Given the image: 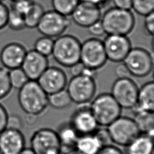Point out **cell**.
Segmentation results:
<instances>
[{"instance_id": "30", "label": "cell", "mask_w": 154, "mask_h": 154, "mask_svg": "<svg viewBox=\"0 0 154 154\" xmlns=\"http://www.w3.org/2000/svg\"><path fill=\"white\" fill-rule=\"evenodd\" d=\"M9 79L11 87L17 90L20 88L29 80L20 67L10 70Z\"/></svg>"}, {"instance_id": "34", "label": "cell", "mask_w": 154, "mask_h": 154, "mask_svg": "<svg viewBox=\"0 0 154 154\" xmlns=\"http://www.w3.org/2000/svg\"><path fill=\"white\" fill-rule=\"evenodd\" d=\"M23 126L21 118L16 114L8 115L7 128H11L20 130Z\"/></svg>"}, {"instance_id": "3", "label": "cell", "mask_w": 154, "mask_h": 154, "mask_svg": "<svg viewBox=\"0 0 154 154\" xmlns=\"http://www.w3.org/2000/svg\"><path fill=\"white\" fill-rule=\"evenodd\" d=\"M81 43L75 36L61 35L54 40L51 55L59 64L70 67L80 61Z\"/></svg>"}, {"instance_id": "22", "label": "cell", "mask_w": 154, "mask_h": 154, "mask_svg": "<svg viewBox=\"0 0 154 154\" xmlns=\"http://www.w3.org/2000/svg\"><path fill=\"white\" fill-rule=\"evenodd\" d=\"M133 118L140 134L153 137L154 132V115L150 111H135Z\"/></svg>"}, {"instance_id": "8", "label": "cell", "mask_w": 154, "mask_h": 154, "mask_svg": "<svg viewBox=\"0 0 154 154\" xmlns=\"http://www.w3.org/2000/svg\"><path fill=\"white\" fill-rule=\"evenodd\" d=\"M30 146L35 154H62V147L56 131L42 128L31 137Z\"/></svg>"}, {"instance_id": "32", "label": "cell", "mask_w": 154, "mask_h": 154, "mask_svg": "<svg viewBox=\"0 0 154 154\" xmlns=\"http://www.w3.org/2000/svg\"><path fill=\"white\" fill-rule=\"evenodd\" d=\"M32 1V0H19L14 1L10 8L23 16L30 8Z\"/></svg>"}, {"instance_id": "18", "label": "cell", "mask_w": 154, "mask_h": 154, "mask_svg": "<svg viewBox=\"0 0 154 154\" xmlns=\"http://www.w3.org/2000/svg\"><path fill=\"white\" fill-rule=\"evenodd\" d=\"M24 46L19 43L11 42L5 45L0 52V61L8 70L20 68L26 53Z\"/></svg>"}, {"instance_id": "10", "label": "cell", "mask_w": 154, "mask_h": 154, "mask_svg": "<svg viewBox=\"0 0 154 154\" xmlns=\"http://www.w3.org/2000/svg\"><path fill=\"white\" fill-rule=\"evenodd\" d=\"M138 88L130 77L118 78L112 84L110 94L122 108L132 109L137 104Z\"/></svg>"}, {"instance_id": "11", "label": "cell", "mask_w": 154, "mask_h": 154, "mask_svg": "<svg viewBox=\"0 0 154 154\" xmlns=\"http://www.w3.org/2000/svg\"><path fill=\"white\" fill-rule=\"evenodd\" d=\"M70 23L67 16L52 10L45 11L36 28L43 35L53 38L63 35Z\"/></svg>"}, {"instance_id": "43", "label": "cell", "mask_w": 154, "mask_h": 154, "mask_svg": "<svg viewBox=\"0 0 154 154\" xmlns=\"http://www.w3.org/2000/svg\"><path fill=\"white\" fill-rule=\"evenodd\" d=\"M37 115L32 114H26L25 122L28 125H32L36 123L37 121Z\"/></svg>"}, {"instance_id": "48", "label": "cell", "mask_w": 154, "mask_h": 154, "mask_svg": "<svg viewBox=\"0 0 154 154\" xmlns=\"http://www.w3.org/2000/svg\"><path fill=\"white\" fill-rule=\"evenodd\" d=\"M0 154H2V153H1V152H0Z\"/></svg>"}, {"instance_id": "24", "label": "cell", "mask_w": 154, "mask_h": 154, "mask_svg": "<svg viewBox=\"0 0 154 154\" xmlns=\"http://www.w3.org/2000/svg\"><path fill=\"white\" fill-rule=\"evenodd\" d=\"M45 11L40 3L32 1L30 8L23 15L25 28L30 29L36 28Z\"/></svg>"}, {"instance_id": "31", "label": "cell", "mask_w": 154, "mask_h": 154, "mask_svg": "<svg viewBox=\"0 0 154 154\" xmlns=\"http://www.w3.org/2000/svg\"><path fill=\"white\" fill-rule=\"evenodd\" d=\"M11 88L9 79V70L4 67H0V99L5 97Z\"/></svg>"}, {"instance_id": "5", "label": "cell", "mask_w": 154, "mask_h": 154, "mask_svg": "<svg viewBox=\"0 0 154 154\" xmlns=\"http://www.w3.org/2000/svg\"><path fill=\"white\" fill-rule=\"evenodd\" d=\"M111 142L126 147L140 134V131L133 119L120 116L107 126Z\"/></svg>"}, {"instance_id": "21", "label": "cell", "mask_w": 154, "mask_h": 154, "mask_svg": "<svg viewBox=\"0 0 154 154\" xmlns=\"http://www.w3.org/2000/svg\"><path fill=\"white\" fill-rule=\"evenodd\" d=\"M126 154H152V137L140 134L126 146Z\"/></svg>"}, {"instance_id": "2", "label": "cell", "mask_w": 154, "mask_h": 154, "mask_svg": "<svg viewBox=\"0 0 154 154\" xmlns=\"http://www.w3.org/2000/svg\"><path fill=\"white\" fill-rule=\"evenodd\" d=\"M100 22L108 35H127L134 29L135 19L131 10L114 7L102 14Z\"/></svg>"}, {"instance_id": "46", "label": "cell", "mask_w": 154, "mask_h": 154, "mask_svg": "<svg viewBox=\"0 0 154 154\" xmlns=\"http://www.w3.org/2000/svg\"><path fill=\"white\" fill-rule=\"evenodd\" d=\"M64 154H82V153H80L79 151H78L76 149H73V150L67 151L66 152H64Z\"/></svg>"}, {"instance_id": "41", "label": "cell", "mask_w": 154, "mask_h": 154, "mask_svg": "<svg viewBox=\"0 0 154 154\" xmlns=\"http://www.w3.org/2000/svg\"><path fill=\"white\" fill-rule=\"evenodd\" d=\"M112 1L116 8L128 10L132 8V0H112Z\"/></svg>"}, {"instance_id": "15", "label": "cell", "mask_w": 154, "mask_h": 154, "mask_svg": "<svg viewBox=\"0 0 154 154\" xmlns=\"http://www.w3.org/2000/svg\"><path fill=\"white\" fill-rule=\"evenodd\" d=\"M70 16L75 24L87 28L100 20L101 8L90 3L80 1Z\"/></svg>"}, {"instance_id": "35", "label": "cell", "mask_w": 154, "mask_h": 154, "mask_svg": "<svg viewBox=\"0 0 154 154\" xmlns=\"http://www.w3.org/2000/svg\"><path fill=\"white\" fill-rule=\"evenodd\" d=\"M9 8L2 1L0 2V30L7 26Z\"/></svg>"}, {"instance_id": "33", "label": "cell", "mask_w": 154, "mask_h": 154, "mask_svg": "<svg viewBox=\"0 0 154 154\" xmlns=\"http://www.w3.org/2000/svg\"><path fill=\"white\" fill-rule=\"evenodd\" d=\"M102 146L111 144V140L107 130V128H97V130L94 132Z\"/></svg>"}, {"instance_id": "28", "label": "cell", "mask_w": 154, "mask_h": 154, "mask_svg": "<svg viewBox=\"0 0 154 154\" xmlns=\"http://www.w3.org/2000/svg\"><path fill=\"white\" fill-rule=\"evenodd\" d=\"M138 14L145 16L153 12L154 0H132V8Z\"/></svg>"}, {"instance_id": "47", "label": "cell", "mask_w": 154, "mask_h": 154, "mask_svg": "<svg viewBox=\"0 0 154 154\" xmlns=\"http://www.w3.org/2000/svg\"><path fill=\"white\" fill-rule=\"evenodd\" d=\"M12 2H14V1H19V0H11Z\"/></svg>"}, {"instance_id": "6", "label": "cell", "mask_w": 154, "mask_h": 154, "mask_svg": "<svg viewBox=\"0 0 154 154\" xmlns=\"http://www.w3.org/2000/svg\"><path fill=\"white\" fill-rule=\"evenodd\" d=\"M66 87L72 102L78 105L88 103L94 97L96 91L94 78L83 74L73 76Z\"/></svg>"}, {"instance_id": "25", "label": "cell", "mask_w": 154, "mask_h": 154, "mask_svg": "<svg viewBox=\"0 0 154 154\" xmlns=\"http://www.w3.org/2000/svg\"><path fill=\"white\" fill-rule=\"evenodd\" d=\"M72 102V100L65 89L48 95V104L55 109H64L69 106Z\"/></svg>"}, {"instance_id": "29", "label": "cell", "mask_w": 154, "mask_h": 154, "mask_svg": "<svg viewBox=\"0 0 154 154\" xmlns=\"http://www.w3.org/2000/svg\"><path fill=\"white\" fill-rule=\"evenodd\" d=\"M7 26L15 31H21L25 28L23 16L11 8H9Z\"/></svg>"}, {"instance_id": "26", "label": "cell", "mask_w": 154, "mask_h": 154, "mask_svg": "<svg viewBox=\"0 0 154 154\" xmlns=\"http://www.w3.org/2000/svg\"><path fill=\"white\" fill-rule=\"evenodd\" d=\"M80 0H52L53 10L66 16H70L80 2Z\"/></svg>"}, {"instance_id": "19", "label": "cell", "mask_w": 154, "mask_h": 154, "mask_svg": "<svg viewBox=\"0 0 154 154\" xmlns=\"http://www.w3.org/2000/svg\"><path fill=\"white\" fill-rule=\"evenodd\" d=\"M135 111H150L154 110V83L149 81L138 88L137 102L132 109Z\"/></svg>"}, {"instance_id": "45", "label": "cell", "mask_w": 154, "mask_h": 154, "mask_svg": "<svg viewBox=\"0 0 154 154\" xmlns=\"http://www.w3.org/2000/svg\"><path fill=\"white\" fill-rule=\"evenodd\" d=\"M18 154H35V153L31 150V148H26V147H25Z\"/></svg>"}, {"instance_id": "16", "label": "cell", "mask_w": 154, "mask_h": 154, "mask_svg": "<svg viewBox=\"0 0 154 154\" xmlns=\"http://www.w3.org/2000/svg\"><path fill=\"white\" fill-rule=\"evenodd\" d=\"M48 66V57L32 49L26 52L20 68L29 80L37 81Z\"/></svg>"}, {"instance_id": "23", "label": "cell", "mask_w": 154, "mask_h": 154, "mask_svg": "<svg viewBox=\"0 0 154 154\" xmlns=\"http://www.w3.org/2000/svg\"><path fill=\"white\" fill-rule=\"evenodd\" d=\"M102 145L93 134L79 135L75 149L82 154H96Z\"/></svg>"}, {"instance_id": "37", "label": "cell", "mask_w": 154, "mask_h": 154, "mask_svg": "<svg viewBox=\"0 0 154 154\" xmlns=\"http://www.w3.org/2000/svg\"><path fill=\"white\" fill-rule=\"evenodd\" d=\"M87 29L88 32L94 37H100L105 34L100 20L92 24Z\"/></svg>"}, {"instance_id": "39", "label": "cell", "mask_w": 154, "mask_h": 154, "mask_svg": "<svg viewBox=\"0 0 154 154\" xmlns=\"http://www.w3.org/2000/svg\"><path fill=\"white\" fill-rule=\"evenodd\" d=\"M8 115L5 108L0 103V133L7 128Z\"/></svg>"}, {"instance_id": "49", "label": "cell", "mask_w": 154, "mask_h": 154, "mask_svg": "<svg viewBox=\"0 0 154 154\" xmlns=\"http://www.w3.org/2000/svg\"><path fill=\"white\" fill-rule=\"evenodd\" d=\"M2 1V0H0V2H1V1Z\"/></svg>"}, {"instance_id": "7", "label": "cell", "mask_w": 154, "mask_h": 154, "mask_svg": "<svg viewBox=\"0 0 154 154\" xmlns=\"http://www.w3.org/2000/svg\"><path fill=\"white\" fill-rule=\"evenodd\" d=\"M103 42L96 37L85 40L81 46L80 62L86 68L97 70L107 61Z\"/></svg>"}, {"instance_id": "27", "label": "cell", "mask_w": 154, "mask_h": 154, "mask_svg": "<svg viewBox=\"0 0 154 154\" xmlns=\"http://www.w3.org/2000/svg\"><path fill=\"white\" fill-rule=\"evenodd\" d=\"M54 40L52 38L44 36L38 38L34 43V50L45 57L51 55Z\"/></svg>"}, {"instance_id": "20", "label": "cell", "mask_w": 154, "mask_h": 154, "mask_svg": "<svg viewBox=\"0 0 154 154\" xmlns=\"http://www.w3.org/2000/svg\"><path fill=\"white\" fill-rule=\"evenodd\" d=\"M63 152L75 149L76 143L79 137L75 129L69 122L61 123L56 131Z\"/></svg>"}, {"instance_id": "14", "label": "cell", "mask_w": 154, "mask_h": 154, "mask_svg": "<svg viewBox=\"0 0 154 154\" xmlns=\"http://www.w3.org/2000/svg\"><path fill=\"white\" fill-rule=\"evenodd\" d=\"M48 94H51L66 88L67 78L65 72L55 66H48L37 80Z\"/></svg>"}, {"instance_id": "44", "label": "cell", "mask_w": 154, "mask_h": 154, "mask_svg": "<svg viewBox=\"0 0 154 154\" xmlns=\"http://www.w3.org/2000/svg\"><path fill=\"white\" fill-rule=\"evenodd\" d=\"M80 1L92 4L93 5H97L101 8V7L105 5L108 2L109 0H80Z\"/></svg>"}, {"instance_id": "9", "label": "cell", "mask_w": 154, "mask_h": 154, "mask_svg": "<svg viewBox=\"0 0 154 154\" xmlns=\"http://www.w3.org/2000/svg\"><path fill=\"white\" fill-rule=\"evenodd\" d=\"M131 75L137 78L147 76L152 70L153 58L150 53L142 48H131L122 62Z\"/></svg>"}, {"instance_id": "40", "label": "cell", "mask_w": 154, "mask_h": 154, "mask_svg": "<svg viewBox=\"0 0 154 154\" xmlns=\"http://www.w3.org/2000/svg\"><path fill=\"white\" fill-rule=\"evenodd\" d=\"M115 73L118 78H129L131 76L128 69L123 63L118 64L116 67Z\"/></svg>"}, {"instance_id": "12", "label": "cell", "mask_w": 154, "mask_h": 154, "mask_svg": "<svg viewBox=\"0 0 154 154\" xmlns=\"http://www.w3.org/2000/svg\"><path fill=\"white\" fill-rule=\"evenodd\" d=\"M69 123L79 135L93 134L99 127L88 103L78 105Z\"/></svg>"}, {"instance_id": "1", "label": "cell", "mask_w": 154, "mask_h": 154, "mask_svg": "<svg viewBox=\"0 0 154 154\" xmlns=\"http://www.w3.org/2000/svg\"><path fill=\"white\" fill-rule=\"evenodd\" d=\"M17 100L26 114L37 116L44 112L49 105L48 95L37 81L34 80H28L19 89Z\"/></svg>"}, {"instance_id": "4", "label": "cell", "mask_w": 154, "mask_h": 154, "mask_svg": "<svg viewBox=\"0 0 154 154\" xmlns=\"http://www.w3.org/2000/svg\"><path fill=\"white\" fill-rule=\"evenodd\" d=\"M99 126L107 127L121 116L122 108L110 93L97 96L90 104Z\"/></svg>"}, {"instance_id": "36", "label": "cell", "mask_w": 154, "mask_h": 154, "mask_svg": "<svg viewBox=\"0 0 154 154\" xmlns=\"http://www.w3.org/2000/svg\"><path fill=\"white\" fill-rule=\"evenodd\" d=\"M96 154H125L119 146L109 144L101 147Z\"/></svg>"}, {"instance_id": "42", "label": "cell", "mask_w": 154, "mask_h": 154, "mask_svg": "<svg viewBox=\"0 0 154 154\" xmlns=\"http://www.w3.org/2000/svg\"><path fill=\"white\" fill-rule=\"evenodd\" d=\"M70 72L73 76H78L79 75H81L84 71V69L85 67L84 65L79 61L75 64L73 65L70 67Z\"/></svg>"}, {"instance_id": "38", "label": "cell", "mask_w": 154, "mask_h": 154, "mask_svg": "<svg viewBox=\"0 0 154 154\" xmlns=\"http://www.w3.org/2000/svg\"><path fill=\"white\" fill-rule=\"evenodd\" d=\"M144 17V26L146 31L149 35H153L154 31V13H150Z\"/></svg>"}, {"instance_id": "17", "label": "cell", "mask_w": 154, "mask_h": 154, "mask_svg": "<svg viewBox=\"0 0 154 154\" xmlns=\"http://www.w3.org/2000/svg\"><path fill=\"white\" fill-rule=\"evenodd\" d=\"M25 147V139L20 130L6 128L0 133L2 154H18Z\"/></svg>"}, {"instance_id": "13", "label": "cell", "mask_w": 154, "mask_h": 154, "mask_svg": "<svg viewBox=\"0 0 154 154\" xmlns=\"http://www.w3.org/2000/svg\"><path fill=\"white\" fill-rule=\"evenodd\" d=\"M102 42L107 60L114 63H122L132 48L126 35H108Z\"/></svg>"}]
</instances>
